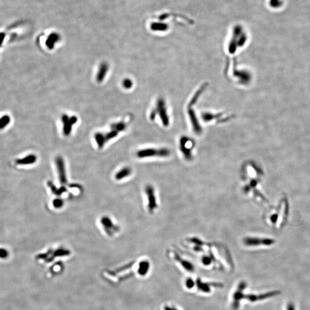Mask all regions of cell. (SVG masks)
Masks as SVG:
<instances>
[{"instance_id":"obj_14","label":"cell","mask_w":310,"mask_h":310,"mask_svg":"<svg viewBox=\"0 0 310 310\" xmlns=\"http://www.w3.org/2000/svg\"><path fill=\"white\" fill-rule=\"evenodd\" d=\"M132 173V170L129 167H125L119 170L115 174L114 178L116 180H121L125 178H128Z\"/></svg>"},{"instance_id":"obj_5","label":"cell","mask_w":310,"mask_h":310,"mask_svg":"<svg viewBox=\"0 0 310 310\" xmlns=\"http://www.w3.org/2000/svg\"><path fill=\"white\" fill-rule=\"evenodd\" d=\"M179 148L184 159L187 161L192 159L193 143L191 140L186 137H181L179 142Z\"/></svg>"},{"instance_id":"obj_26","label":"cell","mask_w":310,"mask_h":310,"mask_svg":"<svg viewBox=\"0 0 310 310\" xmlns=\"http://www.w3.org/2000/svg\"><path fill=\"white\" fill-rule=\"evenodd\" d=\"M213 260V258H212L211 256H204L202 259V262L204 265L209 266L211 264Z\"/></svg>"},{"instance_id":"obj_7","label":"cell","mask_w":310,"mask_h":310,"mask_svg":"<svg viewBox=\"0 0 310 310\" xmlns=\"http://www.w3.org/2000/svg\"><path fill=\"white\" fill-rule=\"evenodd\" d=\"M246 286L247 284L245 282H241L238 284L237 289L232 297V308L233 310H237L240 306V302L242 299L245 298V295L244 294L243 291L246 288Z\"/></svg>"},{"instance_id":"obj_24","label":"cell","mask_w":310,"mask_h":310,"mask_svg":"<svg viewBox=\"0 0 310 310\" xmlns=\"http://www.w3.org/2000/svg\"><path fill=\"white\" fill-rule=\"evenodd\" d=\"M119 132H117V130H111L110 132L107 133L106 134H105L106 142L109 141L110 140L117 137L119 134Z\"/></svg>"},{"instance_id":"obj_17","label":"cell","mask_w":310,"mask_h":310,"mask_svg":"<svg viewBox=\"0 0 310 310\" xmlns=\"http://www.w3.org/2000/svg\"><path fill=\"white\" fill-rule=\"evenodd\" d=\"M151 29L155 31L165 32L168 29V25L164 23H153L151 25Z\"/></svg>"},{"instance_id":"obj_31","label":"cell","mask_w":310,"mask_h":310,"mask_svg":"<svg viewBox=\"0 0 310 310\" xmlns=\"http://www.w3.org/2000/svg\"><path fill=\"white\" fill-rule=\"evenodd\" d=\"M287 310H295L294 304L292 303H289L287 306Z\"/></svg>"},{"instance_id":"obj_28","label":"cell","mask_w":310,"mask_h":310,"mask_svg":"<svg viewBox=\"0 0 310 310\" xmlns=\"http://www.w3.org/2000/svg\"><path fill=\"white\" fill-rule=\"evenodd\" d=\"M8 256V252L4 249H0V258L5 259Z\"/></svg>"},{"instance_id":"obj_9","label":"cell","mask_w":310,"mask_h":310,"mask_svg":"<svg viewBox=\"0 0 310 310\" xmlns=\"http://www.w3.org/2000/svg\"><path fill=\"white\" fill-rule=\"evenodd\" d=\"M280 293V291H272V292H267L265 293L260 294L259 295H253V294L247 295H245V298H246L248 301H249L251 302H255V301H262L264 299H266L267 298L276 296Z\"/></svg>"},{"instance_id":"obj_10","label":"cell","mask_w":310,"mask_h":310,"mask_svg":"<svg viewBox=\"0 0 310 310\" xmlns=\"http://www.w3.org/2000/svg\"><path fill=\"white\" fill-rule=\"evenodd\" d=\"M196 287L198 289L204 293H209L211 291V287L215 286L217 287H222V284L217 283H205L202 282L200 278H198L196 282Z\"/></svg>"},{"instance_id":"obj_13","label":"cell","mask_w":310,"mask_h":310,"mask_svg":"<svg viewBox=\"0 0 310 310\" xmlns=\"http://www.w3.org/2000/svg\"><path fill=\"white\" fill-rule=\"evenodd\" d=\"M78 118L76 116L70 117L69 121L63 124V133L65 136H69L71 132V130L74 125L77 123Z\"/></svg>"},{"instance_id":"obj_1","label":"cell","mask_w":310,"mask_h":310,"mask_svg":"<svg viewBox=\"0 0 310 310\" xmlns=\"http://www.w3.org/2000/svg\"><path fill=\"white\" fill-rule=\"evenodd\" d=\"M288 202L286 198L280 201L276 207H274L268 214V220L274 228H281L285 224L288 215Z\"/></svg>"},{"instance_id":"obj_20","label":"cell","mask_w":310,"mask_h":310,"mask_svg":"<svg viewBox=\"0 0 310 310\" xmlns=\"http://www.w3.org/2000/svg\"><path fill=\"white\" fill-rule=\"evenodd\" d=\"M126 124L123 122H119V123H115L111 125L112 130H115L117 132H122L126 129Z\"/></svg>"},{"instance_id":"obj_23","label":"cell","mask_w":310,"mask_h":310,"mask_svg":"<svg viewBox=\"0 0 310 310\" xmlns=\"http://www.w3.org/2000/svg\"><path fill=\"white\" fill-rule=\"evenodd\" d=\"M52 205L55 209H60L64 205V201L60 198H56L52 201Z\"/></svg>"},{"instance_id":"obj_16","label":"cell","mask_w":310,"mask_h":310,"mask_svg":"<svg viewBox=\"0 0 310 310\" xmlns=\"http://www.w3.org/2000/svg\"><path fill=\"white\" fill-rule=\"evenodd\" d=\"M48 186L50 187L52 192L57 196H60V195H62V194L66 191V189L64 186H62L60 188H57L56 187V186L54 185V184L52 183L51 181H49L48 182Z\"/></svg>"},{"instance_id":"obj_32","label":"cell","mask_w":310,"mask_h":310,"mask_svg":"<svg viewBox=\"0 0 310 310\" xmlns=\"http://www.w3.org/2000/svg\"><path fill=\"white\" fill-rule=\"evenodd\" d=\"M164 310H178V309L175 308V307H169V306H165L164 307Z\"/></svg>"},{"instance_id":"obj_12","label":"cell","mask_w":310,"mask_h":310,"mask_svg":"<svg viewBox=\"0 0 310 310\" xmlns=\"http://www.w3.org/2000/svg\"><path fill=\"white\" fill-rule=\"evenodd\" d=\"M108 70H109V65L107 63L103 62L100 64L96 77L97 82L98 83H101L104 81Z\"/></svg>"},{"instance_id":"obj_19","label":"cell","mask_w":310,"mask_h":310,"mask_svg":"<svg viewBox=\"0 0 310 310\" xmlns=\"http://www.w3.org/2000/svg\"><path fill=\"white\" fill-rule=\"evenodd\" d=\"M58 36L56 34L51 35L49 37L46 41V46L50 49L52 50L54 48V45L56 42L58 41Z\"/></svg>"},{"instance_id":"obj_8","label":"cell","mask_w":310,"mask_h":310,"mask_svg":"<svg viewBox=\"0 0 310 310\" xmlns=\"http://www.w3.org/2000/svg\"><path fill=\"white\" fill-rule=\"evenodd\" d=\"M100 223L102 224L103 228L104 229L105 232L108 235L112 236L115 232H117L119 230V228L115 226L112 219L108 217H103L100 219Z\"/></svg>"},{"instance_id":"obj_21","label":"cell","mask_w":310,"mask_h":310,"mask_svg":"<svg viewBox=\"0 0 310 310\" xmlns=\"http://www.w3.org/2000/svg\"><path fill=\"white\" fill-rule=\"evenodd\" d=\"M149 268V263L146 261H142L140 264V268H139V273L142 274H145L148 272V269Z\"/></svg>"},{"instance_id":"obj_27","label":"cell","mask_w":310,"mask_h":310,"mask_svg":"<svg viewBox=\"0 0 310 310\" xmlns=\"http://www.w3.org/2000/svg\"><path fill=\"white\" fill-rule=\"evenodd\" d=\"M186 286L188 289H192L195 285V283L192 278H187L186 281Z\"/></svg>"},{"instance_id":"obj_25","label":"cell","mask_w":310,"mask_h":310,"mask_svg":"<svg viewBox=\"0 0 310 310\" xmlns=\"http://www.w3.org/2000/svg\"><path fill=\"white\" fill-rule=\"evenodd\" d=\"M123 86L126 89H130L133 86V82L130 79H124L123 82Z\"/></svg>"},{"instance_id":"obj_15","label":"cell","mask_w":310,"mask_h":310,"mask_svg":"<svg viewBox=\"0 0 310 310\" xmlns=\"http://www.w3.org/2000/svg\"><path fill=\"white\" fill-rule=\"evenodd\" d=\"M94 138L98 147L100 149H102L105 146V143L107 142L105 138V134L100 132L96 133L94 135Z\"/></svg>"},{"instance_id":"obj_4","label":"cell","mask_w":310,"mask_h":310,"mask_svg":"<svg viewBox=\"0 0 310 310\" xmlns=\"http://www.w3.org/2000/svg\"><path fill=\"white\" fill-rule=\"evenodd\" d=\"M145 192L147 198L148 210L149 212L152 213L158 207L155 188L151 184H148L145 188Z\"/></svg>"},{"instance_id":"obj_11","label":"cell","mask_w":310,"mask_h":310,"mask_svg":"<svg viewBox=\"0 0 310 310\" xmlns=\"http://www.w3.org/2000/svg\"><path fill=\"white\" fill-rule=\"evenodd\" d=\"M173 255H174V259L176 261H177L178 263L181 265L184 269L187 270V271L191 272L194 271V270H195L194 267L191 263L181 258V257L179 255H178V253H176V252H173Z\"/></svg>"},{"instance_id":"obj_3","label":"cell","mask_w":310,"mask_h":310,"mask_svg":"<svg viewBox=\"0 0 310 310\" xmlns=\"http://www.w3.org/2000/svg\"><path fill=\"white\" fill-rule=\"evenodd\" d=\"M244 244L247 246L257 247L259 246H270L274 245L275 241L270 238L247 237L243 240Z\"/></svg>"},{"instance_id":"obj_18","label":"cell","mask_w":310,"mask_h":310,"mask_svg":"<svg viewBox=\"0 0 310 310\" xmlns=\"http://www.w3.org/2000/svg\"><path fill=\"white\" fill-rule=\"evenodd\" d=\"M36 160L37 157L35 155H28L26 157L23 158V159L18 160L17 163L18 164L27 165V164H33L36 161Z\"/></svg>"},{"instance_id":"obj_22","label":"cell","mask_w":310,"mask_h":310,"mask_svg":"<svg viewBox=\"0 0 310 310\" xmlns=\"http://www.w3.org/2000/svg\"><path fill=\"white\" fill-rule=\"evenodd\" d=\"M10 119L8 115H4L0 118V129L5 128L10 123Z\"/></svg>"},{"instance_id":"obj_2","label":"cell","mask_w":310,"mask_h":310,"mask_svg":"<svg viewBox=\"0 0 310 310\" xmlns=\"http://www.w3.org/2000/svg\"><path fill=\"white\" fill-rule=\"evenodd\" d=\"M171 155V152L165 148H146L139 150L137 152V157L139 159L151 157H167Z\"/></svg>"},{"instance_id":"obj_30","label":"cell","mask_w":310,"mask_h":310,"mask_svg":"<svg viewBox=\"0 0 310 310\" xmlns=\"http://www.w3.org/2000/svg\"><path fill=\"white\" fill-rule=\"evenodd\" d=\"M278 2L279 1L278 0H270V5L271 6H273V8H277L276 6H279L280 5L278 4ZM280 4H282L281 2H280Z\"/></svg>"},{"instance_id":"obj_29","label":"cell","mask_w":310,"mask_h":310,"mask_svg":"<svg viewBox=\"0 0 310 310\" xmlns=\"http://www.w3.org/2000/svg\"><path fill=\"white\" fill-rule=\"evenodd\" d=\"M69 119H70V117H69L67 114H63V115H62V117H61L62 123H63V124L66 123L67 122L69 121Z\"/></svg>"},{"instance_id":"obj_6","label":"cell","mask_w":310,"mask_h":310,"mask_svg":"<svg viewBox=\"0 0 310 310\" xmlns=\"http://www.w3.org/2000/svg\"><path fill=\"white\" fill-rule=\"evenodd\" d=\"M55 165L57 169L60 183L62 185H65L67 183V179L66 175L65 163L62 157L59 156L56 157Z\"/></svg>"}]
</instances>
